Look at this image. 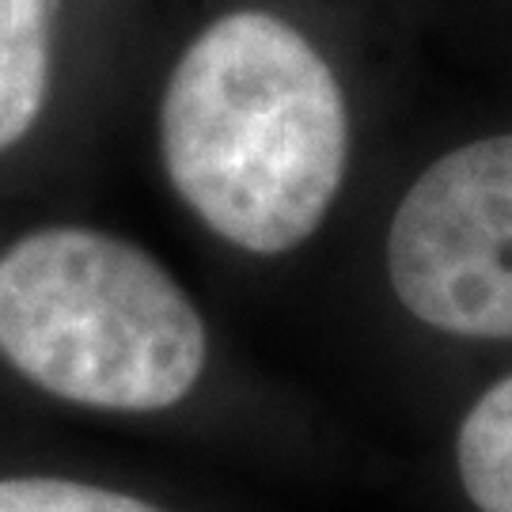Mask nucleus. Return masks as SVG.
Segmentation results:
<instances>
[{
  "label": "nucleus",
  "mask_w": 512,
  "mask_h": 512,
  "mask_svg": "<svg viewBox=\"0 0 512 512\" xmlns=\"http://www.w3.org/2000/svg\"><path fill=\"white\" fill-rule=\"evenodd\" d=\"M160 160L213 236L258 258L289 255L327 224L346 186V80L296 12L228 8L167 76Z\"/></svg>",
  "instance_id": "1"
},
{
  "label": "nucleus",
  "mask_w": 512,
  "mask_h": 512,
  "mask_svg": "<svg viewBox=\"0 0 512 512\" xmlns=\"http://www.w3.org/2000/svg\"><path fill=\"white\" fill-rule=\"evenodd\" d=\"M0 357L61 403L156 414L198 387L209 330L145 247L50 224L0 255Z\"/></svg>",
  "instance_id": "2"
},
{
  "label": "nucleus",
  "mask_w": 512,
  "mask_h": 512,
  "mask_svg": "<svg viewBox=\"0 0 512 512\" xmlns=\"http://www.w3.org/2000/svg\"><path fill=\"white\" fill-rule=\"evenodd\" d=\"M384 255L391 293L418 323L512 342V129L421 167L391 209Z\"/></svg>",
  "instance_id": "3"
},
{
  "label": "nucleus",
  "mask_w": 512,
  "mask_h": 512,
  "mask_svg": "<svg viewBox=\"0 0 512 512\" xmlns=\"http://www.w3.org/2000/svg\"><path fill=\"white\" fill-rule=\"evenodd\" d=\"M61 0H0V152L19 145L50 95Z\"/></svg>",
  "instance_id": "4"
},
{
  "label": "nucleus",
  "mask_w": 512,
  "mask_h": 512,
  "mask_svg": "<svg viewBox=\"0 0 512 512\" xmlns=\"http://www.w3.org/2000/svg\"><path fill=\"white\" fill-rule=\"evenodd\" d=\"M456 475L475 512H512V376L486 387L459 421Z\"/></svg>",
  "instance_id": "5"
},
{
  "label": "nucleus",
  "mask_w": 512,
  "mask_h": 512,
  "mask_svg": "<svg viewBox=\"0 0 512 512\" xmlns=\"http://www.w3.org/2000/svg\"><path fill=\"white\" fill-rule=\"evenodd\" d=\"M0 512H167L122 490L73 478H0Z\"/></svg>",
  "instance_id": "6"
}]
</instances>
